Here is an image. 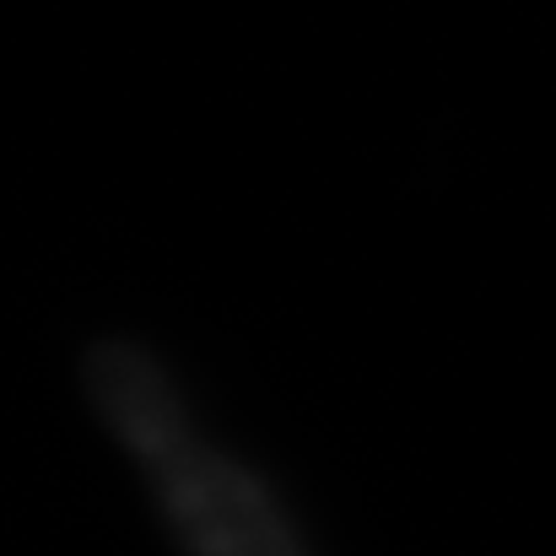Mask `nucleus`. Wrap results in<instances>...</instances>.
<instances>
[{
  "mask_svg": "<svg viewBox=\"0 0 556 556\" xmlns=\"http://www.w3.org/2000/svg\"><path fill=\"white\" fill-rule=\"evenodd\" d=\"M136 465L185 556H314L281 492L254 465L205 443L200 421Z\"/></svg>",
  "mask_w": 556,
  "mask_h": 556,
  "instance_id": "1",
  "label": "nucleus"
}]
</instances>
